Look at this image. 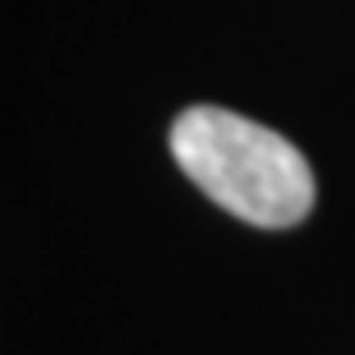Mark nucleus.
<instances>
[{
  "mask_svg": "<svg viewBox=\"0 0 355 355\" xmlns=\"http://www.w3.org/2000/svg\"><path fill=\"white\" fill-rule=\"evenodd\" d=\"M171 153L203 194L250 226H295L314 208V171L277 130L222 111L189 106L171 125Z\"/></svg>",
  "mask_w": 355,
  "mask_h": 355,
  "instance_id": "nucleus-1",
  "label": "nucleus"
}]
</instances>
